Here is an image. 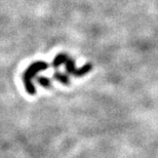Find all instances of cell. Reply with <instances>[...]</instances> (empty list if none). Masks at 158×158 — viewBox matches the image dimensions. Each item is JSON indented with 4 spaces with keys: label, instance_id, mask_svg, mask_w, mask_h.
I'll return each mask as SVG.
<instances>
[{
    "label": "cell",
    "instance_id": "cell-2",
    "mask_svg": "<svg viewBox=\"0 0 158 158\" xmlns=\"http://www.w3.org/2000/svg\"><path fill=\"white\" fill-rule=\"evenodd\" d=\"M64 64L66 66V72L68 75H74L75 77H81L83 75L87 74L88 72L91 71L93 69V65L91 64H86L81 68H76L75 66V62L73 59H71L70 56H66Z\"/></svg>",
    "mask_w": 158,
    "mask_h": 158
},
{
    "label": "cell",
    "instance_id": "cell-3",
    "mask_svg": "<svg viewBox=\"0 0 158 158\" xmlns=\"http://www.w3.org/2000/svg\"><path fill=\"white\" fill-rule=\"evenodd\" d=\"M53 78H55L56 80L60 81L61 83H63L64 85H69V84H70V79H69L68 74H66V73L56 72V73L53 74Z\"/></svg>",
    "mask_w": 158,
    "mask_h": 158
},
{
    "label": "cell",
    "instance_id": "cell-1",
    "mask_svg": "<svg viewBox=\"0 0 158 158\" xmlns=\"http://www.w3.org/2000/svg\"><path fill=\"white\" fill-rule=\"evenodd\" d=\"M48 68V65L46 64L45 62H35L33 64H31L29 67L27 68V70L24 72L23 74V82L25 85V88H26L27 93L31 94V96H34L36 94V88L34 86L32 79L35 77V75L40 71H44Z\"/></svg>",
    "mask_w": 158,
    "mask_h": 158
},
{
    "label": "cell",
    "instance_id": "cell-4",
    "mask_svg": "<svg viewBox=\"0 0 158 158\" xmlns=\"http://www.w3.org/2000/svg\"><path fill=\"white\" fill-rule=\"evenodd\" d=\"M37 82H38L42 87H45V88L52 87V80L47 77H43V76L38 77L37 78Z\"/></svg>",
    "mask_w": 158,
    "mask_h": 158
}]
</instances>
